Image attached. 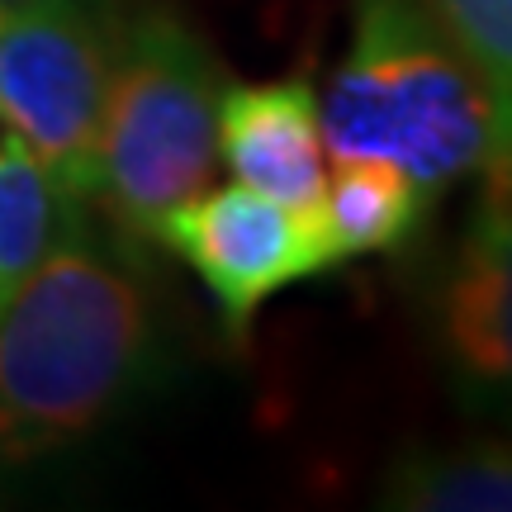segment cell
Here are the masks:
<instances>
[{"instance_id": "cell-2", "label": "cell", "mask_w": 512, "mask_h": 512, "mask_svg": "<svg viewBox=\"0 0 512 512\" xmlns=\"http://www.w3.org/2000/svg\"><path fill=\"white\" fill-rule=\"evenodd\" d=\"M318 124L337 162L384 157L432 195L475 176L498 143L494 100L427 0H351Z\"/></svg>"}, {"instance_id": "cell-12", "label": "cell", "mask_w": 512, "mask_h": 512, "mask_svg": "<svg viewBox=\"0 0 512 512\" xmlns=\"http://www.w3.org/2000/svg\"><path fill=\"white\" fill-rule=\"evenodd\" d=\"M19 5H29V0H0V15H5V10H19Z\"/></svg>"}, {"instance_id": "cell-8", "label": "cell", "mask_w": 512, "mask_h": 512, "mask_svg": "<svg viewBox=\"0 0 512 512\" xmlns=\"http://www.w3.org/2000/svg\"><path fill=\"white\" fill-rule=\"evenodd\" d=\"M432 190H422L403 166L384 157H347L323 185L318 223L332 242L337 266L351 256L399 252L422 233Z\"/></svg>"}, {"instance_id": "cell-1", "label": "cell", "mask_w": 512, "mask_h": 512, "mask_svg": "<svg viewBox=\"0 0 512 512\" xmlns=\"http://www.w3.org/2000/svg\"><path fill=\"white\" fill-rule=\"evenodd\" d=\"M157 366V313L124 242L76 223L0 309V465L91 437Z\"/></svg>"}, {"instance_id": "cell-10", "label": "cell", "mask_w": 512, "mask_h": 512, "mask_svg": "<svg viewBox=\"0 0 512 512\" xmlns=\"http://www.w3.org/2000/svg\"><path fill=\"white\" fill-rule=\"evenodd\" d=\"M81 219L86 204L67 195L19 138L0 133V309Z\"/></svg>"}, {"instance_id": "cell-5", "label": "cell", "mask_w": 512, "mask_h": 512, "mask_svg": "<svg viewBox=\"0 0 512 512\" xmlns=\"http://www.w3.org/2000/svg\"><path fill=\"white\" fill-rule=\"evenodd\" d=\"M479 171L470 228L437 290V356L470 413L512 422V138Z\"/></svg>"}, {"instance_id": "cell-11", "label": "cell", "mask_w": 512, "mask_h": 512, "mask_svg": "<svg viewBox=\"0 0 512 512\" xmlns=\"http://www.w3.org/2000/svg\"><path fill=\"white\" fill-rule=\"evenodd\" d=\"M427 10L484 81L498 114V143L512 138V0H427Z\"/></svg>"}, {"instance_id": "cell-6", "label": "cell", "mask_w": 512, "mask_h": 512, "mask_svg": "<svg viewBox=\"0 0 512 512\" xmlns=\"http://www.w3.org/2000/svg\"><path fill=\"white\" fill-rule=\"evenodd\" d=\"M214 294L223 323L242 332L271 294L290 290L309 275L337 271L332 242L318 214H299L256 195L247 185H223L171 209L157 233Z\"/></svg>"}, {"instance_id": "cell-4", "label": "cell", "mask_w": 512, "mask_h": 512, "mask_svg": "<svg viewBox=\"0 0 512 512\" xmlns=\"http://www.w3.org/2000/svg\"><path fill=\"white\" fill-rule=\"evenodd\" d=\"M124 0H29L0 15V128L91 204Z\"/></svg>"}, {"instance_id": "cell-7", "label": "cell", "mask_w": 512, "mask_h": 512, "mask_svg": "<svg viewBox=\"0 0 512 512\" xmlns=\"http://www.w3.org/2000/svg\"><path fill=\"white\" fill-rule=\"evenodd\" d=\"M219 157L247 190L266 200L318 214L328 185V143L318 124V91L304 76L219 95Z\"/></svg>"}, {"instance_id": "cell-3", "label": "cell", "mask_w": 512, "mask_h": 512, "mask_svg": "<svg viewBox=\"0 0 512 512\" xmlns=\"http://www.w3.org/2000/svg\"><path fill=\"white\" fill-rule=\"evenodd\" d=\"M219 95V62L181 10L143 5L124 15L91 185L124 247L157 242L166 214L209 190Z\"/></svg>"}, {"instance_id": "cell-9", "label": "cell", "mask_w": 512, "mask_h": 512, "mask_svg": "<svg viewBox=\"0 0 512 512\" xmlns=\"http://www.w3.org/2000/svg\"><path fill=\"white\" fill-rule=\"evenodd\" d=\"M380 503L403 512H512V446H413L389 465Z\"/></svg>"}]
</instances>
